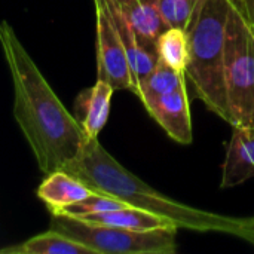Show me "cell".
<instances>
[{"mask_svg": "<svg viewBox=\"0 0 254 254\" xmlns=\"http://www.w3.org/2000/svg\"><path fill=\"white\" fill-rule=\"evenodd\" d=\"M223 162L222 188H235L254 177V128L232 127Z\"/></svg>", "mask_w": 254, "mask_h": 254, "instance_id": "8", "label": "cell"}, {"mask_svg": "<svg viewBox=\"0 0 254 254\" xmlns=\"http://www.w3.org/2000/svg\"><path fill=\"white\" fill-rule=\"evenodd\" d=\"M223 77L229 124L254 128V31L237 0L226 22Z\"/></svg>", "mask_w": 254, "mask_h": 254, "instance_id": "4", "label": "cell"}, {"mask_svg": "<svg viewBox=\"0 0 254 254\" xmlns=\"http://www.w3.org/2000/svg\"><path fill=\"white\" fill-rule=\"evenodd\" d=\"M135 34L149 46L158 49V37L168 28L161 16L158 0H112Z\"/></svg>", "mask_w": 254, "mask_h": 254, "instance_id": "9", "label": "cell"}, {"mask_svg": "<svg viewBox=\"0 0 254 254\" xmlns=\"http://www.w3.org/2000/svg\"><path fill=\"white\" fill-rule=\"evenodd\" d=\"M241 6V10L247 19V22L252 25L254 31V0H237Z\"/></svg>", "mask_w": 254, "mask_h": 254, "instance_id": "18", "label": "cell"}, {"mask_svg": "<svg viewBox=\"0 0 254 254\" xmlns=\"http://www.w3.org/2000/svg\"><path fill=\"white\" fill-rule=\"evenodd\" d=\"M158 55L162 63L185 74L188 63V34L185 28L168 27L158 37Z\"/></svg>", "mask_w": 254, "mask_h": 254, "instance_id": "15", "label": "cell"}, {"mask_svg": "<svg viewBox=\"0 0 254 254\" xmlns=\"http://www.w3.org/2000/svg\"><path fill=\"white\" fill-rule=\"evenodd\" d=\"M199 0H158L159 12L168 27L186 28Z\"/></svg>", "mask_w": 254, "mask_h": 254, "instance_id": "17", "label": "cell"}, {"mask_svg": "<svg viewBox=\"0 0 254 254\" xmlns=\"http://www.w3.org/2000/svg\"><path fill=\"white\" fill-rule=\"evenodd\" d=\"M144 107L173 140L182 144L192 143V119L185 86L146 103Z\"/></svg>", "mask_w": 254, "mask_h": 254, "instance_id": "7", "label": "cell"}, {"mask_svg": "<svg viewBox=\"0 0 254 254\" xmlns=\"http://www.w3.org/2000/svg\"><path fill=\"white\" fill-rule=\"evenodd\" d=\"M252 219H253V222H254V217H252Z\"/></svg>", "mask_w": 254, "mask_h": 254, "instance_id": "19", "label": "cell"}, {"mask_svg": "<svg viewBox=\"0 0 254 254\" xmlns=\"http://www.w3.org/2000/svg\"><path fill=\"white\" fill-rule=\"evenodd\" d=\"M113 92L115 89L107 82L97 79L94 86L79 95L76 101V109L80 115L79 124L88 138H98V134L107 124Z\"/></svg>", "mask_w": 254, "mask_h": 254, "instance_id": "10", "label": "cell"}, {"mask_svg": "<svg viewBox=\"0 0 254 254\" xmlns=\"http://www.w3.org/2000/svg\"><path fill=\"white\" fill-rule=\"evenodd\" d=\"M124 207H128V205L116 198L94 192L92 195L61 208L55 214H64V216H70V217H82V216H88V214L113 211V210H119Z\"/></svg>", "mask_w": 254, "mask_h": 254, "instance_id": "16", "label": "cell"}, {"mask_svg": "<svg viewBox=\"0 0 254 254\" xmlns=\"http://www.w3.org/2000/svg\"><path fill=\"white\" fill-rule=\"evenodd\" d=\"M231 0H199L188 24V77L198 98L229 124L223 65L225 34Z\"/></svg>", "mask_w": 254, "mask_h": 254, "instance_id": "3", "label": "cell"}, {"mask_svg": "<svg viewBox=\"0 0 254 254\" xmlns=\"http://www.w3.org/2000/svg\"><path fill=\"white\" fill-rule=\"evenodd\" d=\"M91 190L116 198L129 207L162 216L179 228L195 232H220L246 238L254 244L253 219H238L177 202L150 188L124 168L98 141L85 138L79 153L64 168Z\"/></svg>", "mask_w": 254, "mask_h": 254, "instance_id": "2", "label": "cell"}, {"mask_svg": "<svg viewBox=\"0 0 254 254\" xmlns=\"http://www.w3.org/2000/svg\"><path fill=\"white\" fill-rule=\"evenodd\" d=\"M0 45L13 83V116L40 173L48 176L63 170L76 158L86 135L7 21L0 22Z\"/></svg>", "mask_w": 254, "mask_h": 254, "instance_id": "1", "label": "cell"}, {"mask_svg": "<svg viewBox=\"0 0 254 254\" xmlns=\"http://www.w3.org/2000/svg\"><path fill=\"white\" fill-rule=\"evenodd\" d=\"M180 86H185V74L176 71L174 68L158 60L152 71L138 85L135 95L141 100L143 104H146L158 97L176 91Z\"/></svg>", "mask_w": 254, "mask_h": 254, "instance_id": "14", "label": "cell"}, {"mask_svg": "<svg viewBox=\"0 0 254 254\" xmlns=\"http://www.w3.org/2000/svg\"><path fill=\"white\" fill-rule=\"evenodd\" d=\"M0 254H94V252L73 238L49 229L22 244L1 249Z\"/></svg>", "mask_w": 254, "mask_h": 254, "instance_id": "13", "label": "cell"}, {"mask_svg": "<svg viewBox=\"0 0 254 254\" xmlns=\"http://www.w3.org/2000/svg\"><path fill=\"white\" fill-rule=\"evenodd\" d=\"M97 13V79L107 82L115 91L134 92L128 57L112 21L107 1L94 0Z\"/></svg>", "mask_w": 254, "mask_h": 254, "instance_id": "6", "label": "cell"}, {"mask_svg": "<svg viewBox=\"0 0 254 254\" xmlns=\"http://www.w3.org/2000/svg\"><path fill=\"white\" fill-rule=\"evenodd\" d=\"M51 229L86 246L94 254H173L177 250V226L129 231L52 214Z\"/></svg>", "mask_w": 254, "mask_h": 254, "instance_id": "5", "label": "cell"}, {"mask_svg": "<svg viewBox=\"0 0 254 254\" xmlns=\"http://www.w3.org/2000/svg\"><path fill=\"white\" fill-rule=\"evenodd\" d=\"M92 193L94 190L64 170L48 174L37 189V196L48 205L52 214Z\"/></svg>", "mask_w": 254, "mask_h": 254, "instance_id": "11", "label": "cell"}, {"mask_svg": "<svg viewBox=\"0 0 254 254\" xmlns=\"http://www.w3.org/2000/svg\"><path fill=\"white\" fill-rule=\"evenodd\" d=\"M89 223H98V225H107V226H116L122 229L129 231H153L161 228H171L177 226L171 220L158 216L150 211H144L135 207H124L113 211L106 213H97V214H88L82 217H76ZM179 228V226H177Z\"/></svg>", "mask_w": 254, "mask_h": 254, "instance_id": "12", "label": "cell"}]
</instances>
